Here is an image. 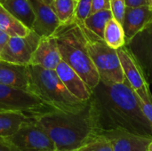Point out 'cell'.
I'll return each mask as SVG.
<instances>
[{
    "label": "cell",
    "instance_id": "cell-15",
    "mask_svg": "<svg viewBox=\"0 0 152 151\" xmlns=\"http://www.w3.org/2000/svg\"><path fill=\"white\" fill-rule=\"evenodd\" d=\"M55 71L66 88L77 99L81 101H86L91 98L92 90L69 65L61 61Z\"/></svg>",
    "mask_w": 152,
    "mask_h": 151
},
{
    "label": "cell",
    "instance_id": "cell-32",
    "mask_svg": "<svg viewBox=\"0 0 152 151\" xmlns=\"http://www.w3.org/2000/svg\"><path fill=\"white\" fill-rule=\"evenodd\" d=\"M148 151H152V140L150 142V143L148 145Z\"/></svg>",
    "mask_w": 152,
    "mask_h": 151
},
{
    "label": "cell",
    "instance_id": "cell-27",
    "mask_svg": "<svg viewBox=\"0 0 152 151\" xmlns=\"http://www.w3.org/2000/svg\"><path fill=\"white\" fill-rule=\"evenodd\" d=\"M0 151H20L7 137L0 136Z\"/></svg>",
    "mask_w": 152,
    "mask_h": 151
},
{
    "label": "cell",
    "instance_id": "cell-18",
    "mask_svg": "<svg viewBox=\"0 0 152 151\" xmlns=\"http://www.w3.org/2000/svg\"><path fill=\"white\" fill-rule=\"evenodd\" d=\"M31 116L19 111H0V136L10 137L14 134L20 125L28 121Z\"/></svg>",
    "mask_w": 152,
    "mask_h": 151
},
{
    "label": "cell",
    "instance_id": "cell-17",
    "mask_svg": "<svg viewBox=\"0 0 152 151\" xmlns=\"http://www.w3.org/2000/svg\"><path fill=\"white\" fill-rule=\"evenodd\" d=\"M1 4L28 28H31L35 14L29 0H0Z\"/></svg>",
    "mask_w": 152,
    "mask_h": 151
},
{
    "label": "cell",
    "instance_id": "cell-10",
    "mask_svg": "<svg viewBox=\"0 0 152 151\" xmlns=\"http://www.w3.org/2000/svg\"><path fill=\"white\" fill-rule=\"evenodd\" d=\"M125 78L128 81L139 99H145L151 94L150 85L147 82L140 65L126 45L117 49Z\"/></svg>",
    "mask_w": 152,
    "mask_h": 151
},
{
    "label": "cell",
    "instance_id": "cell-23",
    "mask_svg": "<svg viewBox=\"0 0 152 151\" xmlns=\"http://www.w3.org/2000/svg\"><path fill=\"white\" fill-rule=\"evenodd\" d=\"M75 151H113V150L110 141L100 133Z\"/></svg>",
    "mask_w": 152,
    "mask_h": 151
},
{
    "label": "cell",
    "instance_id": "cell-34",
    "mask_svg": "<svg viewBox=\"0 0 152 151\" xmlns=\"http://www.w3.org/2000/svg\"><path fill=\"white\" fill-rule=\"evenodd\" d=\"M52 151H59V150H52Z\"/></svg>",
    "mask_w": 152,
    "mask_h": 151
},
{
    "label": "cell",
    "instance_id": "cell-26",
    "mask_svg": "<svg viewBox=\"0 0 152 151\" xmlns=\"http://www.w3.org/2000/svg\"><path fill=\"white\" fill-rule=\"evenodd\" d=\"M139 102L142 110L152 129V94L145 99H139Z\"/></svg>",
    "mask_w": 152,
    "mask_h": 151
},
{
    "label": "cell",
    "instance_id": "cell-16",
    "mask_svg": "<svg viewBox=\"0 0 152 151\" xmlns=\"http://www.w3.org/2000/svg\"><path fill=\"white\" fill-rule=\"evenodd\" d=\"M0 83L28 91V66L5 61L0 59Z\"/></svg>",
    "mask_w": 152,
    "mask_h": 151
},
{
    "label": "cell",
    "instance_id": "cell-1",
    "mask_svg": "<svg viewBox=\"0 0 152 151\" xmlns=\"http://www.w3.org/2000/svg\"><path fill=\"white\" fill-rule=\"evenodd\" d=\"M91 100L101 132L123 128L152 137L151 127L142 110L138 96L126 78L123 83L100 81L92 89Z\"/></svg>",
    "mask_w": 152,
    "mask_h": 151
},
{
    "label": "cell",
    "instance_id": "cell-31",
    "mask_svg": "<svg viewBox=\"0 0 152 151\" xmlns=\"http://www.w3.org/2000/svg\"><path fill=\"white\" fill-rule=\"evenodd\" d=\"M38 1H40V2H42V3H44V4H49V5H52V4H53V0H38Z\"/></svg>",
    "mask_w": 152,
    "mask_h": 151
},
{
    "label": "cell",
    "instance_id": "cell-7",
    "mask_svg": "<svg viewBox=\"0 0 152 151\" xmlns=\"http://www.w3.org/2000/svg\"><path fill=\"white\" fill-rule=\"evenodd\" d=\"M20 151L55 150L54 143L46 131L31 117L17 132L8 137Z\"/></svg>",
    "mask_w": 152,
    "mask_h": 151
},
{
    "label": "cell",
    "instance_id": "cell-19",
    "mask_svg": "<svg viewBox=\"0 0 152 151\" xmlns=\"http://www.w3.org/2000/svg\"><path fill=\"white\" fill-rule=\"evenodd\" d=\"M0 29L8 34L10 36H26L30 29L23 25L18 19H16L11 12H9L0 3Z\"/></svg>",
    "mask_w": 152,
    "mask_h": 151
},
{
    "label": "cell",
    "instance_id": "cell-36",
    "mask_svg": "<svg viewBox=\"0 0 152 151\" xmlns=\"http://www.w3.org/2000/svg\"><path fill=\"white\" fill-rule=\"evenodd\" d=\"M75 1H77V0H75Z\"/></svg>",
    "mask_w": 152,
    "mask_h": 151
},
{
    "label": "cell",
    "instance_id": "cell-14",
    "mask_svg": "<svg viewBox=\"0 0 152 151\" xmlns=\"http://www.w3.org/2000/svg\"><path fill=\"white\" fill-rule=\"evenodd\" d=\"M61 61V53L53 36L40 37L39 42L32 53L29 65L55 70Z\"/></svg>",
    "mask_w": 152,
    "mask_h": 151
},
{
    "label": "cell",
    "instance_id": "cell-35",
    "mask_svg": "<svg viewBox=\"0 0 152 151\" xmlns=\"http://www.w3.org/2000/svg\"><path fill=\"white\" fill-rule=\"evenodd\" d=\"M1 110H3V109H0V111H1Z\"/></svg>",
    "mask_w": 152,
    "mask_h": 151
},
{
    "label": "cell",
    "instance_id": "cell-9",
    "mask_svg": "<svg viewBox=\"0 0 152 151\" xmlns=\"http://www.w3.org/2000/svg\"><path fill=\"white\" fill-rule=\"evenodd\" d=\"M126 46L140 65L149 85H152V22L126 42Z\"/></svg>",
    "mask_w": 152,
    "mask_h": 151
},
{
    "label": "cell",
    "instance_id": "cell-3",
    "mask_svg": "<svg viewBox=\"0 0 152 151\" xmlns=\"http://www.w3.org/2000/svg\"><path fill=\"white\" fill-rule=\"evenodd\" d=\"M53 36L58 45L61 61L69 65L91 90L94 89L99 84L100 77L89 55L81 24L76 20L61 24Z\"/></svg>",
    "mask_w": 152,
    "mask_h": 151
},
{
    "label": "cell",
    "instance_id": "cell-25",
    "mask_svg": "<svg viewBox=\"0 0 152 151\" xmlns=\"http://www.w3.org/2000/svg\"><path fill=\"white\" fill-rule=\"evenodd\" d=\"M110 6L113 17L121 23L126 8V0H110Z\"/></svg>",
    "mask_w": 152,
    "mask_h": 151
},
{
    "label": "cell",
    "instance_id": "cell-2",
    "mask_svg": "<svg viewBox=\"0 0 152 151\" xmlns=\"http://www.w3.org/2000/svg\"><path fill=\"white\" fill-rule=\"evenodd\" d=\"M59 151H75L101 133L91 98L72 110L49 109L31 116Z\"/></svg>",
    "mask_w": 152,
    "mask_h": 151
},
{
    "label": "cell",
    "instance_id": "cell-21",
    "mask_svg": "<svg viewBox=\"0 0 152 151\" xmlns=\"http://www.w3.org/2000/svg\"><path fill=\"white\" fill-rule=\"evenodd\" d=\"M111 18H113V15L110 9L102 10L92 12L82 23L88 30L103 39L105 27Z\"/></svg>",
    "mask_w": 152,
    "mask_h": 151
},
{
    "label": "cell",
    "instance_id": "cell-13",
    "mask_svg": "<svg viewBox=\"0 0 152 151\" xmlns=\"http://www.w3.org/2000/svg\"><path fill=\"white\" fill-rule=\"evenodd\" d=\"M151 22L152 6L150 4L134 7L126 6L121 22L126 36V41L128 42L137 33L142 31Z\"/></svg>",
    "mask_w": 152,
    "mask_h": 151
},
{
    "label": "cell",
    "instance_id": "cell-20",
    "mask_svg": "<svg viewBox=\"0 0 152 151\" xmlns=\"http://www.w3.org/2000/svg\"><path fill=\"white\" fill-rule=\"evenodd\" d=\"M103 40L109 46L116 50L126 45V41L122 24L114 17L108 21L105 27Z\"/></svg>",
    "mask_w": 152,
    "mask_h": 151
},
{
    "label": "cell",
    "instance_id": "cell-22",
    "mask_svg": "<svg viewBox=\"0 0 152 151\" xmlns=\"http://www.w3.org/2000/svg\"><path fill=\"white\" fill-rule=\"evenodd\" d=\"M75 0H53L52 7L57 15L61 24H67L75 20Z\"/></svg>",
    "mask_w": 152,
    "mask_h": 151
},
{
    "label": "cell",
    "instance_id": "cell-6",
    "mask_svg": "<svg viewBox=\"0 0 152 151\" xmlns=\"http://www.w3.org/2000/svg\"><path fill=\"white\" fill-rule=\"evenodd\" d=\"M0 109L19 111L28 116L52 109L30 92L0 83Z\"/></svg>",
    "mask_w": 152,
    "mask_h": 151
},
{
    "label": "cell",
    "instance_id": "cell-33",
    "mask_svg": "<svg viewBox=\"0 0 152 151\" xmlns=\"http://www.w3.org/2000/svg\"><path fill=\"white\" fill-rule=\"evenodd\" d=\"M148 1H149V4L152 6V0H148Z\"/></svg>",
    "mask_w": 152,
    "mask_h": 151
},
{
    "label": "cell",
    "instance_id": "cell-12",
    "mask_svg": "<svg viewBox=\"0 0 152 151\" xmlns=\"http://www.w3.org/2000/svg\"><path fill=\"white\" fill-rule=\"evenodd\" d=\"M29 1L35 14V19L30 29L40 37L53 36L61 26V22L52 5L44 4L38 0Z\"/></svg>",
    "mask_w": 152,
    "mask_h": 151
},
{
    "label": "cell",
    "instance_id": "cell-24",
    "mask_svg": "<svg viewBox=\"0 0 152 151\" xmlns=\"http://www.w3.org/2000/svg\"><path fill=\"white\" fill-rule=\"evenodd\" d=\"M92 4L93 0H77L75 10V20L84 22L92 12Z\"/></svg>",
    "mask_w": 152,
    "mask_h": 151
},
{
    "label": "cell",
    "instance_id": "cell-28",
    "mask_svg": "<svg viewBox=\"0 0 152 151\" xmlns=\"http://www.w3.org/2000/svg\"><path fill=\"white\" fill-rule=\"evenodd\" d=\"M108 9H110V0H93L92 12H95L102 10H108Z\"/></svg>",
    "mask_w": 152,
    "mask_h": 151
},
{
    "label": "cell",
    "instance_id": "cell-11",
    "mask_svg": "<svg viewBox=\"0 0 152 151\" xmlns=\"http://www.w3.org/2000/svg\"><path fill=\"white\" fill-rule=\"evenodd\" d=\"M111 142L113 151H148L152 137L131 133L123 128L101 132Z\"/></svg>",
    "mask_w": 152,
    "mask_h": 151
},
{
    "label": "cell",
    "instance_id": "cell-30",
    "mask_svg": "<svg viewBox=\"0 0 152 151\" xmlns=\"http://www.w3.org/2000/svg\"><path fill=\"white\" fill-rule=\"evenodd\" d=\"M9 38H10V36L0 29V52L2 51V49L5 45V44L7 43Z\"/></svg>",
    "mask_w": 152,
    "mask_h": 151
},
{
    "label": "cell",
    "instance_id": "cell-5",
    "mask_svg": "<svg viewBox=\"0 0 152 151\" xmlns=\"http://www.w3.org/2000/svg\"><path fill=\"white\" fill-rule=\"evenodd\" d=\"M84 30L89 55L99 74L100 81L106 83H123L125 76L116 49L109 46L105 41L88 30L78 21Z\"/></svg>",
    "mask_w": 152,
    "mask_h": 151
},
{
    "label": "cell",
    "instance_id": "cell-8",
    "mask_svg": "<svg viewBox=\"0 0 152 151\" xmlns=\"http://www.w3.org/2000/svg\"><path fill=\"white\" fill-rule=\"evenodd\" d=\"M40 36L34 31H30L26 36H10L9 40L0 52V59L5 61L28 66L35 51Z\"/></svg>",
    "mask_w": 152,
    "mask_h": 151
},
{
    "label": "cell",
    "instance_id": "cell-29",
    "mask_svg": "<svg viewBox=\"0 0 152 151\" xmlns=\"http://www.w3.org/2000/svg\"><path fill=\"white\" fill-rule=\"evenodd\" d=\"M126 4L128 7H134V6L149 4V1L148 0H126Z\"/></svg>",
    "mask_w": 152,
    "mask_h": 151
},
{
    "label": "cell",
    "instance_id": "cell-4",
    "mask_svg": "<svg viewBox=\"0 0 152 151\" xmlns=\"http://www.w3.org/2000/svg\"><path fill=\"white\" fill-rule=\"evenodd\" d=\"M28 91L53 109H76L86 101L72 95L63 85L55 70L45 69L35 65H28Z\"/></svg>",
    "mask_w": 152,
    "mask_h": 151
}]
</instances>
